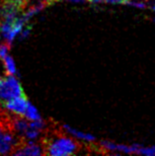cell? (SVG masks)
<instances>
[{
  "mask_svg": "<svg viewBox=\"0 0 155 156\" xmlns=\"http://www.w3.org/2000/svg\"><path fill=\"white\" fill-rule=\"evenodd\" d=\"M42 145L44 154L56 156L75 154L80 148L78 143L66 136V133H58L54 136L44 138Z\"/></svg>",
  "mask_w": 155,
  "mask_h": 156,
  "instance_id": "1",
  "label": "cell"
},
{
  "mask_svg": "<svg viewBox=\"0 0 155 156\" xmlns=\"http://www.w3.org/2000/svg\"><path fill=\"white\" fill-rule=\"evenodd\" d=\"M24 95L23 88L17 78L13 75H8L6 78L0 77V101L5 102L12 98Z\"/></svg>",
  "mask_w": 155,
  "mask_h": 156,
  "instance_id": "2",
  "label": "cell"
},
{
  "mask_svg": "<svg viewBox=\"0 0 155 156\" xmlns=\"http://www.w3.org/2000/svg\"><path fill=\"white\" fill-rule=\"evenodd\" d=\"M142 145L139 143H134L132 145H125V144H118V143L109 141V140H102L100 142L99 149L104 151H111V152H123V153H136L140 149Z\"/></svg>",
  "mask_w": 155,
  "mask_h": 156,
  "instance_id": "3",
  "label": "cell"
},
{
  "mask_svg": "<svg viewBox=\"0 0 155 156\" xmlns=\"http://www.w3.org/2000/svg\"><path fill=\"white\" fill-rule=\"evenodd\" d=\"M23 9L13 0H1L0 1V22L5 20H12L18 17V14Z\"/></svg>",
  "mask_w": 155,
  "mask_h": 156,
  "instance_id": "4",
  "label": "cell"
},
{
  "mask_svg": "<svg viewBox=\"0 0 155 156\" xmlns=\"http://www.w3.org/2000/svg\"><path fill=\"white\" fill-rule=\"evenodd\" d=\"M13 155H42L44 154V147L41 144H38L34 141H25V139H23L16 147L15 150L13 151Z\"/></svg>",
  "mask_w": 155,
  "mask_h": 156,
  "instance_id": "5",
  "label": "cell"
},
{
  "mask_svg": "<svg viewBox=\"0 0 155 156\" xmlns=\"http://www.w3.org/2000/svg\"><path fill=\"white\" fill-rule=\"evenodd\" d=\"M27 104H28V100L26 96L24 95V96L12 98V99L5 101L3 106L7 111H9L12 114L24 117V113H25Z\"/></svg>",
  "mask_w": 155,
  "mask_h": 156,
  "instance_id": "6",
  "label": "cell"
},
{
  "mask_svg": "<svg viewBox=\"0 0 155 156\" xmlns=\"http://www.w3.org/2000/svg\"><path fill=\"white\" fill-rule=\"evenodd\" d=\"M62 129H63L64 133L71 135V136L75 137L76 139H79V140L86 141V142H94L96 140V137L94 136L93 134L84 133V131L78 130L74 128H71V126H69L68 125H62Z\"/></svg>",
  "mask_w": 155,
  "mask_h": 156,
  "instance_id": "7",
  "label": "cell"
},
{
  "mask_svg": "<svg viewBox=\"0 0 155 156\" xmlns=\"http://www.w3.org/2000/svg\"><path fill=\"white\" fill-rule=\"evenodd\" d=\"M24 118H26L27 120H30V121H37V120H41V119H42L39 111L37 110L36 107L34 105H32L29 101H28L25 113H24Z\"/></svg>",
  "mask_w": 155,
  "mask_h": 156,
  "instance_id": "8",
  "label": "cell"
},
{
  "mask_svg": "<svg viewBox=\"0 0 155 156\" xmlns=\"http://www.w3.org/2000/svg\"><path fill=\"white\" fill-rule=\"evenodd\" d=\"M3 60V63H4V67L6 69V72L8 75H15L17 73V69H16V64H15V61L14 59L12 58L10 55H6Z\"/></svg>",
  "mask_w": 155,
  "mask_h": 156,
  "instance_id": "9",
  "label": "cell"
},
{
  "mask_svg": "<svg viewBox=\"0 0 155 156\" xmlns=\"http://www.w3.org/2000/svg\"><path fill=\"white\" fill-rule=\"evenodd\" d=\"M32 29H33V25H24V27L22 28L21 32H20V34L18 35L19 36V39L20 40H25L26 38H28V37L30 36L31 32H32Z\"/></svg>",
  "mask_w": 155,
  "mask_h": 156,
  "instance_id": "10",
  "label": "cell"
},
{
  "mask_svg": "<svg viewBox=\"0 0 155 156\" xmlns=\"http://www.w3.org/2000/svg\"><path fill=\"white\" fill-rule=\"evenodd\" d=\"M137 154L147 155V156H155V145L154 146H149V147L141 146L140 149L138 150Z\"/></svg>",
  "mask_w": 155,
  "mask_h": 156,
  "instance_id": "11",
  "label": "cell"
},
{
  "mask_svg": "<svg viewBox=\"0 0 155 156\" xmlns=\"http://www.w3.org/2000/svg\"><path fill=\"white\" fill-rule=\"evenodd\" d=\"M10 51V44H0V59H3Z\"/></svg>",
  "mask_w": 155,
  "mask_h": 156,
  "instance_id": "12",
  "label": "cell"
},
{
  "mask_svg": "<svg viewBox=\"0 0 155 156\" xmlns=\"http://www.w3.org/2000/svg\"><path fill=\"white\" fill-rule=\"evenodd\" d=\"M128 0H103V3L109 4H125Z\"/></svg>",
  "mask_w": 155,
  "mask_h": 156,
  "instance_id": "13",
  "label": "cell"
},
{
  "mask_svg": "<svg viewBox=\"0 0 155 156\" xmlns=\"http://www.w3.org/2000/svg\"><path fill=\"white\" fill-rule=\"evenodd\" d=\"M14 2H16L18 4V5L22 8V9L24 10L26 8V6H27V4H28V1L29 0H13Z\"/></svg>",
  "mask_w": 155,
  "mask_h": 156,
  "instance_id": "14",
  "label": "cell"
},
{
  "mask_svg": "<svg viewBox=\"0 0 155 156\" xmlns=\"http://www.w3.org/2000/svg\"><path fill=\"white\" fill-rule=\"evenodd\" d=\"M64 1H68L71 3H85L87 0H64Z\"/></svg>",
  "mask_w": 155,
  "mask_h": 156,
  "instance_id": "15",
  "label": "cell"
},
{
  "mask_svg": "<svg viewBox=\"0 0 155 156\" xmlns=\"http://www.w3.org/2000/svg\"><path fill=\"white\" fill-rule=\"evenodd\" d=\"M152 21H153V22H155V18H153V19H152Z\"/></svg>",
  "mask_w": 155,
  "mask_h": 156,
  "instance_id": "16",
  "label": "cell"
},
{
  "mask_svg": "<svg viewBox=\"0 0 155 156\" xmlns=\"http://www.w3.org/2000/svg\"><path fill=\"white\" fill-rule=\"evenodd\" d=\"M0 35H1V34H0Z\"/></svg>",
  "mask_w": 155,
  "mask_h": 156,
  "instance_id": "17",
  "label": "cell"
}]
</instances>
